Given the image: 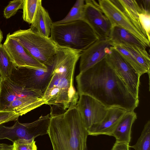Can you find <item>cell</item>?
Masks as SVG:
<instances>
[{"label": "cell", "instance_id": "obj_1", "mask_svg": "<svg viewBox=\"0 0 150 150\" xmlns=\"http://www.w3.org/2000/svg\"><path fill=\"white\" fill-rule=\"evenodd\" d=\"M76 78L79 96H89L107 108L117 107L130 111L139 105V99L131 93L105 57L79 72Z\"/></svg>", "mask_w": 150, "mask_h": 150}, {"label": "cell", "instance_id": "obj_2", "mask_svg": "<svg viewBox=\"0 0 150 150\" xmlns=\"http://www.w3.org/2000/svg\"><path fill=\"white\" fill-rule=\"evenodd\" d=\"M50 114L47 134L53 150H85L88 135L76 105L62 113Z\"/></svg>", "mask_w": 150, "mask_h": 150}, {"label": "cell", "instance_id": "obj_3", "mask_svg": "<svg viewBox=\"0 0 150 150\" xmlns=\"http://www.w3.org/2000/svg\"><path fill=\"white\" fill-rule=\"evenodd\" d=\"M41 91L26 88L11 80L3 79L0 92V111L15 112L20 116L46 104Z\"/></svg>", "mask_w": 150, "mask_h": 150}, {"label": "cell", "instance_id": "obj_4", "mask_svg": "<svg viewBox=\"0 0 150 150\" xmlns=\"http://www.w3.org/2000/svg\"><path fill=\"white\" fill-rule=\"evenodd\" d=\"M50 37L58 46L81 52L99 38L83 20L62 24L53 22Z\"/></svg>", "mask_w": 150, "mask_h": 150}, {"label": "cell", "instance_id": "obj_5", "mask_svg": "<svg viewBox=\"0 0 150 150\" xmlns=\"http://www.w3.org/2000/svg\"><path fill=\"white\" fill-rule=\"evenodd\" d=\"M9 35L40 63L48 67L52 66L58 45L50 37L44 36L29 28L18 30Z\"/></svg>", "mask_w": 150, "mask_h": 150}, {"label": "cell", "instance_id": "obj_6", "mask_svg": "<svg viewBox=\"0 0 150 150\" xmlns=\"http://www.w3.org/2000/svg\"><path fill=\"white\" fill-rule=\"evenodd\" d=\"M50 118L49 114L31 122L21 123L17 120L11 126L0 125V140L6 139L13 143L19 139H35L47 134Z\"/></svg>", "mask_w": 150, "mask_h": 150}, {"label": "cell", "instance_id": "obj_7", "mask_svg": "<svg viewBox=\"0 0 150 150\" xmlns=\"http://www.w3.org/2000/svg\"><path fill=\"white\" fill-rule=\"evenodd\" d=\"M98 3L112 26L117 25L127 30L147 47H150L147 37L137 26L125 12L119 0H99Z\"/></svg>", "mask_w": 150, "mask_h": 150}, {"label": "cell", "instance_id": "obj_8", "mask_svg": "<svg viewBox=\"0 0 150 150\" xmlns=\"http://www.w3.org/2000/svg\"><path fill=\"white\" fill-rule=\"evenodd\" d=\"M51 72V67L43 69L14 66L9 78L26 88L41 91L43 94L50 81Z\"/></svg>", "mask_w": 150, "mask_h": 150}, {"label": "cell", "instance_id": "obj_9", "mask_svg": "<svg viewBox=\"0 0 150 150\" xmlns=\"http://www.w3.org/2000/svg\"><path fill=\"white\" fill-rule=\"evenodd\" d=\"M105 58L108 63L125 83L131 93L139 98L141 76L113 46L110 47Z\"/></svg>", "mask_w": 150, "mask_h": 150}, {"label": "cell", "instance_id": "obj_10", "mask_svg": "<svg viewBox=\"0 0 150 150\" xmlns=\"http://www.w3.org/2000/svg\"><path fill=\"white\" fill-rule=\"evenodd\" d=\"M83 20L90 26L99 38H109L112 25L94 0H85Z\"/></svg>", "mask_w": 150, "mask_h": 150}, {"label": "cell", "instance_id": "obj_11", "mask_svg": "<svg viewBox=\"0 0 150 150\" xmlns=\"http://www.w3.org/2000/svg\"><path fill=\"white\" fill-rule=\"evenodd\" d=\"M79 96L76 106L87 130L93 125L103 120L107 108L89 96L81 94Z\"/></svg>", "mask_w": 150, "mask_h": 150}, {"label": "cell", "instance_id": "obj_12", "mask_svg": "<svg viewBox=\"0 0 150 150\" xmlns=\"http://www.w3.org/2000/svg\"><path fill=\"white\" fill-rule=\"evenodd\" d=\"M112 46L109 38H99L82 52L80 57V72L87 70L105 58Z\"/></svg>", "mask_w": 150, "mask_h": 150}, {"label": "cell", "instance_id": "obj_13", "mask_svg": "<svg viewBox=\"0 0 150 150\" xmlns=\"http://www.w3.org/2000/svg\"><path fill=\"white\" fill-rule=\"evenodd\" d=\"M3 45L16 67L28 66L43 69L49 68L30 55L16 39L10 36L9 33Z\"/></svg>", "mask_w": 150, "mask_h": 150}, {"label": "cell", "instance_id": "obj_14", "mask_svg": "<svg viewBox=\"0 0 150 150\" xmlns=\"http://www.w3.org/2000/svg\"><path fill=\"white\" fill-rule=\"evenodd\" d=\"M127 111L117 107L107 108L106 114L100 122L94 124L87 130L88 135H105L111 136L112 132L118 120Z\"/></svg>", "mask_w": 150, "mask_h": 150}, {"label": "cell", "instance_id": "obj_15", "mask_svg": "<svg viewBox=\"0 0 150 150\" xmlns=\"http://www.w3.org/2000/svg\"><path fill=\"white\" fill-rule=\"evenodd\" d=\"M137 119V114L134 111L126 112L120 118L111 135L115 138L116 142L129 144L132 126Z\"/></svg>", "mask_w": 150, "mask_h": 150}, {"label": "cell", "instance_id": "obj_16", "mask_svg": "<svg viewBox=\"0 0 150 150\" xmlns=\"http://www.w3.org/2000/svg\"><path fill=\"white\" fill-rule=\"evenodd\" d=\"M109 38L112 45L126 44L146 50V47L139 39L120 26H112Z\"/></svg>", "mask_w": 150, "mask_h": 150}, {"label": "cell", "instance_id": "obj_17", "mask_svg": "<svg viewBox=\"0 0 150 150\" xmlns=\"http://www.w3.org/2000/svg\"><path fill=\"white\" fill-rule=\"evenodd\" d=\"M53 22L48 11L41 5L29 29L46 37H50Z\"/></svg>", "mask_w": 150, "mask_h": 150}, {"label": "cell", "instance_id": "obj_18", "mask_svg": "<svg viewBox=\"0 0 150 150\" xmlns=\"http://www.w3.org/2000/svg\"><path fill=\"white\" fill-rule=\"evenodd\" d=\"M119 0L129 17L133 21L137 28L146 36L139 23L138 13L142 11V9L137 1Z\"/></svg>", "mask_w": 150, "mask_h": 150}, {"label": "cell", "instance_id": "obj_19", "mask_svg": "<svg viewBox=\"0 0 150 150\" xmlns=\"http://www.w3.org/2000/svg\"><path fill=\"white\" fill-rule=\"evenodd\" d=\"M122 46L134 57L137 62L146 70L150 78V56L146 50H143L134 46L126 44Z\"/></svg>", "mask_w": 150, "mask_h": 150}, {"label": "cell", "instance_id": "obj_20", "mask_svg": "<svg viewBox=\"0 0 150 150\" xmlns=\"http://www.w3.org/2000/svg\"><path fill=\"white\" fill-rule=\"evenodd\" d=\"M84 5L85 0H77L69 12L64 18L53 23L56 24H62L83 20Z\"/></svg>", "mask_w": 150, "mask_h": 150}, {"label": "cell", "instance_id": "obj_21", "mask_svg": "<svg viewBox=\"0 0 150 150\" xmlns=\"http://www.w3.org/2000/svg\"><path fill=\"white\" fill-rule=\"evenodd\" d=\"M14 66L3 44H0V74L3 79L10 77Z\"/></svg>", "mask_w": 150, "mask_h": 150}, {"label": "cell", "instance_id": "obj_22", "mask_svg": "<svg viewBox=\"0 0 150 150\" xmlns=\"http://www.w3.org/2000/svg\"><path fill=\"white\" fill-rule=\"evenodd\" d=\"M41 5V0H23V20L31 24L34 20L39 7Z\"/></svg>", "mask_w": 150, "mask_h": 150}, {"label": "cell", "instance_id": "obj_23", "mask_svg": "<svg viewBox=\"0 0 150 150\" xmlns=\"http://www.w3.org/2000/svg\"><path fill=\"white\" fill-rule=\"evenodd\" d=\"M135 150H150V121L145 125L140 137L134 145L129 146Z\"/></svg>", "mask_w": 150, "mask_h": 150}, {"label": "cell", "instance_id": "obj_24", "mask_svg": "<svg viewBox=\"0 0 150 150\" xmlns=\"http://www.w3.org/2000/svg\"><path fill=\"white\" fill-rule=\"evenodd\" d=\"M113 46L141 76L144 73H147L146 70L137 62L132 55L125 48L119 45H113Z\"/></svg>", "mask_w": 150, "mask_h": 150}, {"label": "cell", "instance_id": "obj_25", "mask_svg": "<svg viewBox=\"0 0 150 150\" xmlns=\"http://www.w3.org/2000/svg\"><path fill=\"white\" fill-rule=\"evenodd\" d=\"M35 139H19L13 143L12 150H37Z\"/></svg>", "mask_w": 150, "mask_h": 150}, {"label": "cell", "instance_id": "obj_26", "mask_svg": "<svg viewBox=\"0 0 150 150\" xmlns=\"http://www.w3.org/2000/svg\"><path fill=\"white\" fill-rule=\"evenodd\" d=\"M141 8L142 11L138 13L139 23L148 40L150 42V12Z\"/></svg>", "mask_w": 150, "mask_h": 150}, {"label": "cell", "instance_id": "obj_27", "mask_svg": "<svg viewBox=\"0 0 150 150\" xmlns=\"http://www.w3.org/2000/svg\"><path fill=\"white\" fill-rule=\"evenodd\" d=\"M23 0H14L10 1L4 10V16L8 19L14 16L20 9H22Z\"/></svg>", "mask_w": 150, "mask_h": 150}, {"label": "cell", "instance_id": "obj_28", "mask_svg": "<svg viewBox=\"0 0 150 150\" xmlns=\"http://www.w3.org/2000/svg\"><path fill=\"white\" fill-rule=\"evenodd\" d=\"M19 116L14 112L0 111V125L9 122L17 120Z\"/></svg>", "mask_w": 150, "mask_h": 150}, {"label": "cell", "instance_id": "obj_29", "mask_svg": "<svg viewBox=\"0 0 150 150\" xmlns=\"http://www.w3.org/2000/svg\"><path fill=\"white\" fill-rule=\"evenodd\" d=\"M129 144L115 142L111 150H129Z\"/></svg>", "mask_w": 150, "mask_h": 150}, {"label": "cell", "instance_id": "obj_30", "mask_svg": "<svg viewBox=\"0 0 150 150\" xmlns=\"http://www.w3.org/2000/svg\"><path fill=\"white\" fill-rule=\"evenodd\" d=\"M141 1L142 3L141 5H139L140 7L145 11L150 12V0H142Z\"/></svg>", "mask_w": 150, "mask_h": 150}, {"label": "cell", "instance_id": "obj_31", "mask_svg": "<svg viewBox=\"0 0 150 150\" xmlns=\"http://www.w3.org/2000/svg\"><path fill=\"white\" fill-rule=\"evenodd\" d=\"M12 145L0 143V149L12 150Z\"/></svg>", "mask_w": 150, "mask_h": 150}, {"label": "cell", "instance_id": "obj_32", "mask_svg": "<svg viewBox=\"0 0 150 150\" xmlns=\"http://www.w3.org/2000/svg\"><path fill=\"white\" fill-rule=\"evenodd\" d=\"M3 34L2 31L0 29V44H1V42L3 39Z\"/></svg>", "mask_w": 150, "mask_h": 150}, {"label": "cell", "instance_id": "obj_33", "mask_svg": "<svg viewBox=\"0 0 150 150\" xmlns=\"http://www.w3.org/2000/svg\"><path fill=\"white\" fill-rule=\"evenodd\" d=\"M3 79L2 78L0 74V92L1 91V82L2 80Z\"/></svg>", "mask_w": 150, "mask_h": 150}, {"label": "cell", "instance_id": "obj_34", "mask_svg": "<svg viewBox=\"0 0 150 150\" xmlns=\"http://www.w3.org/2000/svg\"><path fill=\"white\" fill-rule=\"evenodd\" d=\"M88 150V149H87V147L86 148V150Z\"/></svg>", "mask_w": 150, "mask_h": 150}, {"label": "cell", "instance_id": "obj_35", "mask_svg": "<svg viewBox=\"0 0 150 150\" xmlns=\"http://www.w3.org/2000/svg\"><path fill=\"white\" fill-rule=\"evenodd\" d=\"M0 150H2V149H0Z\"/></svg>", "mask_w": 150, "mask_h": 150}]
</instances>
